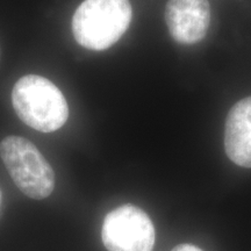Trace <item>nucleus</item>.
<instances>
[{"mask_svg": "<svg viewBox=\"0 0 251 251\" xmlns=\"http://www.w3.org/2000/svg\"><path fill=\"white\" fill-rule=\"evenodd\" d=\"M0 157L19 190L35 200L48 198L55 188V174L30 141L7 136L0 143Z\"/></svg>", "mask_w": 251, "mask_h": 251, "instance_id": "7ed1b4c3", "label": "nucleus"}, {"mask_svg": "<svg viewBox=\"0 0 251 251\" xmlns=\"http://www.w3.org/2000/svg\"><path fill=\"white\" fill-rule=\"evenodd\" d=\"M171 251H202V250L200 249V248L193 246V244L183 243V244H179V246L175 247Z\"/></svg>", "mask_w": 251, "mask_h": 251, "instance_id": "0eeeda50", "label": "nucleus"}, {"mask_svg": "<svg viewBox=\"0 0 251 251\" xmlns=\"http://www.w3.org/2000/svg\"><path fill=\"white\" fill-rule=\"evenodd\" d=\"M131 21L129 0H85L72 18V31L81 47L108 49L121 39Z\"/></svg>", "mask_w": 251, "mask_h": 251, "instance_id": "f03ea898", "label": "nucleus"}, {"mask_svg": "<svg viewBox=\"0 0 251 251\" xmlns=\"http://www.w3.org/2000/svg\"><path fill=\"white\" fill-rule=\"evenodd\" d=\"M165 21L177 42L193 45L206 36L211 23V6L208 0H169Z\"/></svg>", "mask_w": 251, "mask_h": 251, "instance_id": "39448f33", "label": "nucleus"}, {"mask_svg": "<svg viewBox=\"0 0 251 251\" xmlns=\"http://www.w3.org/2000/svg\"><path fill=\"white\" fill-rule=\"evenodd\" d=\"M12 103L24 124L42 133L58 130L69 118L68 102L61 90L37 75H27L15 83Z\"/></svg>", "mask_w": 251, "mask_h": 251, "instance_id": "f257e3e1", "label": "nucleus"}, {"mask_svg": "<svg viewBox=\"0 0 251 251\" xmlns=\"http://www.w3.org/2000/svg\"><path fill=\"white\" fill-rule=\"evenodd\" d=\"M225 150L231 162L251 168V97L235 103L225 126Z\"/></svg>", "mask_w": 251, "mask_h": 251, "instance_id": "423d86ee", "label": "nucleus"}, {"mask_svg": "<svg viewBox=\"0 0 251 251\" xmlns=\"http://www.w3.org/2000/svg\"><path fill=\"white\" fill-rule=\"evenodd\" d=\"M0 200H1V193H0Z\"/></svg>", "mask_w": 251, "mask_h": 251, "instance_id": "6e6552de", "label": "nucleus"}, {"mask_svg": "<svg viewBox=\"0 0 251 251\" xmlns=\"http://www.w3.org/2000/svg\"><path fill=\"white\" fill-rule=\"evenodd\" d=\"M101 238L108 251H152L156 233L143 209L122 205L105 216Z\"/></svg>", "mask_w": 251, "mask_h": 251, "instance_id": "20e7f679", "label": "nucleus"}]
</instances>
